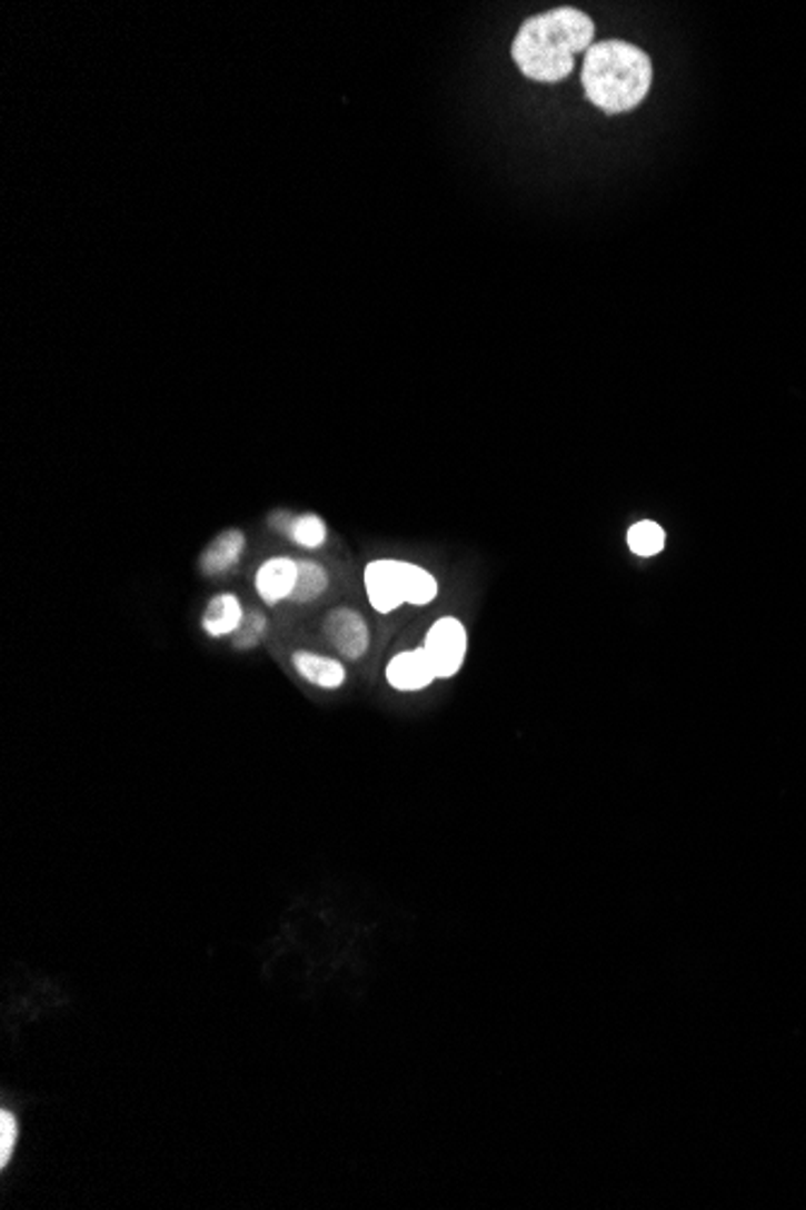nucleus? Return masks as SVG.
<instances>
[{
    "label": "nucleus",
    "instance_id": "f257e3e1",
    "mask_svg": "<svg viewBox=\"0 0 806 1210\" xmlns=\"http://www.w3.org/2000/svg\"><path fill=\"white\" fill-rule=\"evenodd\" d=\"M594 47V22L583 10L556 8L529 18L513 41V59L536 82H560L575 56Z\"/></svg>",
    "mask_w": 806,
    "mask_h": 1210
},
{
    "label": "nucleus",
    "instance_id": "f03ea898",
    "mask_svg": "<svg viewBox=\"0 0 806 1210\" xmlns=\"http://www.w3.org/2000/svg\"><path fill=\"white\" fill-rule=\"evenodd\" d=\"M653 86V61L628 41H599L583 66V88L587 100L606 115H620L638 107Z\"/></svg>",
    "mask_w": 806,
    "mask_h": 1210
},
{
    "label": "nucleus",
    "instance_id": "7ed1b4c3",
    "mask_svg": "<svg viewBox=\"0 0 806 1210\" xmlns=\"http://www.w3.org/2000/svg\"><path fill=\"white\" fill-rule=\"evenodd\" d=\"M365 587L370 604L379 614L399 609L401 604H430L437 597V581L432 575L404 561H372L365 568Z\"/></svg>",
    "mask_w": 806,
    "mask_h": 1210
},
{
    "label": "nucleus",
    "instance_id": "20e7f679",
    "mask_svg": "<svg viewBox=\"0 0 806 1210\" xmlns=\"http://www.w3.org/2000/svg\"><path fill=\"white\" fill-rule=\"evenodd\" d=\"M466 645H469V638H466V628L459 618L445 616V618H437V622L430 626L422 648H426L430 657L437 680L455 677V674L461 670L464 657H466Z\"/></svg>",
    "mask_w": 806,
    "mask_h": 1210
},
{
    "label": "nucleus",
    "instance_id": "39448f33",
    "mask_svg": "<svg viewBox=\"0 0 806 1210\" xmlns=\"http://www.w3.org/2000/svg\"><path fill=\"white\" fill-rule=\"evenodd\" d=\"M321 631L346 659H360L370 648V628H367L362 614L350 607L331 609L324 616Z\"/></svg>",
    "mask_w": 806,
    "mask_h": 1210
},
{
    "label": "nucleus",
    "instance_id": "423d86ee",
    "mask_svg": "<svg viewBox=\"0 0 806 1210\" xmlns=\"http://www.w3.org/2000/svg\"><path fill=\"white\" fill-rule=\"evenodd\" d=\"M435 680L437 674L426 648L399 653L387 665V682L396 692H420V688H428Z\"/></svg>",
    "mask_w": 806,
    "mask_h": 1210
},
{
    "label": "nucleus",
    "instance_id": "0eeeda50",
    "mask_svg": "<svg viewBox=\"0 0 806 1210\" xmlns=\"http://www.w3.org/2000/svg\"><path fill=\"white\" fill-rule=\"evenodd\" d=\"M295 581H297V561L288 556L268 558L257 573V593L268 607H276L278 602L290 599Z\"/></svg>",
    "mask_w": 806,
    "mask_h": 1210
},
{
    "label": "nucleus",
    "instance_id": "6e6552de",
    "mask_svg": "<svg viewBox=\"0 0 806 1210\" xmlns=\"http://www.w3.org/2000/svg\"><path fill=\"white\" fill-rule=\"evenodd\" d=\"M245 546H247V537L242 529H235V527L225 529L203 548L201 558H198V568H201L203 575H220L225 571H230L239 561V556H242Z\"/></svg>",
    "mask_w": 806,
    "mask_h": 1210
},
{
    "label": "nucleus",
    "instance_id": "1a4fd4ad",
    "mask_svg": "<svg viewBox=\"0 0 806 1210\" xmlns=\"http://www.w3.org/2000/svg\"><path fill=\"white\" fill-rule=\"evenodd\" d=\"M292 667L297 670V674H300L305 682L315 684L319 688H329V692H334V688H341L346 677H348L341 659L324 657V655L307 653V651H297L292 655Z\"/></svg>",
    "mask_w": 806,
    "mask_h": 1210
},
{
    "label": "nucleus",
    "instance_id": "9d476101",
    "mask_svg": "<svg viewBox=\"0 0 806 1210\" xmlns=\"http://www.w3.org/2000/svg\"><path fill=\"white\" fill-rule=\"evenodd\" d=\"M242 616H245V609H242V604H239V599L235 595H230V593H222V595H216L213 599L206 604L201 626H203V631L208 633V636H213V638L232 636V633L239 626V622H242Z\"/></svg>",
    "mask_w": 806,
    "mask_h": 1210
},
{
    "label": "nucleus",
    "instance_id": "9b49d317",
    "mask_svg": "<svg viewBox=\"0 0 806 1210\" xmlns=\"http://www.w3.org/2000/svg\"><path fill=\"white\" fill-rule=\"evenodd\" d=\"M327 587H329L327 568H321L315 561H297V581L292 587L290 602L309 604L327 593Z\"/></svg>",
    "mask_w": 806,
    "mask_h": 1210
},
{
    "label": "nucleus",
    "instance_id": "f8f14e48",
    "mask_svg": "<svg viewBox=\"0 0 806 1210\" xmlns=\"http://www.w3.org/2000/svg\"><path fill=\"white\" fill-rule=\"evenodd\" d=\"M664 542H667L664 529L657 523H653V519H643V523L633 525L628 529V546L635 556L653 558L664 552Z\"/></svg>",
    "mask_w": 806,
    "mask_h": 1210
},
{
    "label": "nucleus",
    "instance_id": "ddd939ff",
    "mask_svg": "<svg viewBox=\"0 0 806 1210\" xmlns=\"http://www.w3.org/2000/svg\"><path fill=\"white\" fill-rule=\"evenodd\" d=\"M268 633V618L263 612L259 609H249L245 612L242 622H239L237 631L232 633V645L235 651H251L257 648V645L263 641V636Z\"/></svg>",
    "mask_w": 806,
    "mask_h": 1210
},
{
    "label": "nucleus",
    "instance_id": "4468645a",
    "mask_svg": "<svg viewBox=\"0 0 806 1210\" xmlns=\"http://www.w3.org/2000/svg\"><path fill=\"white\" fill-rule=\"evenodd\" d=\"M327 537H329L327 525H324V519L319 515L307 513V515L295 517V525L290 532V539L295 544H300L305 548H319L324 542H327Z\"/></svg>",
    "mask_w": 806,
    "mask_h": 1210
},
{
    "label": "nucleus",
    "instance_id": "2eb2a0df",
    "mask_svg": "<svg viewBox=\"0 0 806 1210\" xmlns=\"http://www.w3.org/2000/svg\"><path fill=\"white\" fill-rule=\"evenodd\" d=\"M18 1143V1121L10 1111H0V1167H8Z\"/></svg>",
    "mask_w": 806,
    "mask_h": 1210
}]
</instances>
